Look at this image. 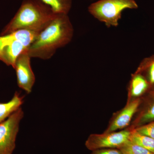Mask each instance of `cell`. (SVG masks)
<instances>
[{"label":"cell","instance_id":"cell-1","mask_svg":"<svg viewBox=\"0 0 154 154\" xmlns=\"http://www.w3.org/2000/svg\"><path fill=\"white\" fill-rule=\"evenodd\" d=\"M73 35V27L68 14H58L39 33L27 52L31 58L49 59L58 49L72 41Z\"/></svg>","mask_w":154,"mask_h":154},{"label":"cell","instance_id":"cell-6","mask_svg":"<svg viewBox=\"0 0 154 154\" xmlns=\"http://www.w3.org/2000/svg\"><path fill=\"white\" fill-rule=\"evenodd\" d=\"M131 131L105 132L91 134L86 141V147L93 151L102 149H119L129 140Z\"/></svg>","mask_w":154,"mask_h":154},{"label":"cell","instance_id":"cell-16","mask_svg":"<svg viewBox=\"0 0 154 154\" xmlns=\"http://www.w3.org/2000/svg\"><path fill=\"white\" fill-rule=\"evenodd\" d=\"M137 132L154 139V121L134 128Z\"/></svg>","mask_w":154,"mask_h":154},{"label":"cell","instance_id":"cell-4","mask_svg":"<svg viewBox=\"0 0 154 154\" xmlns=\"http://www.w3.org/2000/svg\"><path fill=\"white\" fill-rule=\"evenodd\" d=\"M138 7L135 0H99L88 7L89 13L107 28L116 27L125 9Z\"/></svg>","mask_w":154,"mask_h":154},{"label":"cell","instance_id":"cell-10","mask_svg":"<svg viewBox=\"0 0 154 154\" xmlns=\"http://www.w3.org/2000/svg\"><path fill=\"white\" fill-rule=\"evenodd\" d=\"M23 103V96L17 92L8 102L0 103V124L20 108Z\"/></svg>","mask_w":154,"mask_h":154},{"label":"cell","instance_id":"cell-2","mask_svg":"<svg viewBox=\"0 0 154 154\" xmlns=\"http://www.w3.org/2000/svg\"><path fill=\"white\" fill-rule=\"evenodd\" d=\"M57 14L41 0H23L13 19L2 30L0 36L19 30L40 33Z\"/></svg>","mask_w":154,"mask_h":154},{"label":"cell","instance_id":"cell-7","mask_svg":"<svg viewBox=\"0 0 154 154\" xmlns=\"http://www.w3.org/2000/svg\"><path fill=\"white\" fill-rule=\"evenodd\" d=\"M31 57L27 50L17 58L14 69L17 74V84L19 88L30 94L35 82V76L30 64Z\"/></svg>","mask_w":154,"mask_h":154},{"label":"cell","instance_id":"cell-5","mask_svg":"<svg viewBox=\"0 0 154 154\" xmlns=\"http://www.w3.org/2000/svg\"><path fill=\"white\" fill-rule=\"evenodd\" d=\"M24 115L20 107L0 124V154H13L19 125Z\"/></svg>","mask_w":154,"mask_h":154},{"label":"cell","instance_id":"cell-9","mask_svg":"<svg viewBox=\"0 0 154 154\" xmlns=\"http://www.w3.org/2000/svg\"><path fill=\"white\" fill-rule=\"evenodd\" d=\"M150 93L145 107L134 122L130 130L154 121V88Z\"/></svg>","mask_w":154,"mask_h":154},{"label":"cell","instance_id":"cell-14","mask_svg":"<svg viewBox=\"0 0 154 154\" xmlns=\"http://www.w3.org/2000/svg\"><path fill=\"white\" fill-rule=\"evenodd\" d=\"M57 14H68L72 6V0H41Z\"/></svg>","mask_w":154,"mask_h":154},{"label":"cell","instance_id":"cell-13","mask_svg":"<svg viewBox=\"0 0 154 154\" xmlns=\"http://www.w3.org/2000/svg\"><path fill=\"white\" fill-rule=\"evenodd\" d=\"M145 72L146 80L150 85H154V55L144 59L137 70L136 72L142 73Z\"/></svg>","mask_w":154,"mask_h":154},{"label":"cell","instance_id":"cell-3","mask_svg":"<svg viewBox=\"0 0 154 154\" xmlns=\"http://www.w3.org/2000/svg\"><path fill=\"white\" fill-rule=\"evenodd\" d=\"M39 33L19 30L0 36V60L14 68L17 58L28 50Z\"/></svg>","mask_w":154,"mask_h":154},{"label":"cell","instance_id":"cell-17","mask_svg":"<svg viewBox=\"0 0 154 154\" xmlns=\"http://www.w3.org/2000/svg\"><path fill=\"white\" fill-rule=\"evenodd\" d=\"M91 154H122L117 149H102L92 151Z\"/></svg>","mask_w":154,"mask_h":154},{"label":"cell","instance_id":"cell-15","mask_svg":"<svg viewBox=\"0 0 154 154\" xmlns=\"http://www.w3.org/2000/svg\"><path fill=\"white\" fill-rule=\"evenodd\" d=\"M119 149L122 154H154L130 140Z\"/></svg>","mask_w":154,"mask_h":154},{"label":"cell","instance_id":"cell-12","mask_svg":"<svg viewBox=\"0 0 154 154\" xmlns=\"http://www.w3.org/2000/svg\"><path fill=\"white\" fill-rule=\"evenodd\" d=\"M130 131L129 140L141 146L154 154V139L141 134L135 129L131 130Z\"/></svg>","mask_w":154,"mask_h":154},{"label":"cell","instance_id":"cell-8","mask_svg":"<svg viewBox=\"0 0 154 154\" xmlns=\"http://www.w3.org/2000/svg\"><path fill=\"white\" fill-rule=\"evenodd\" d=\"M140 103V99L138 98L130 100L125 107L114 117L105 132L115 131L128 126Z\"/></svg>","mask_w":154,"mask_h":154},{"label":"cell","instance_id":"cell-11","mask_svg":"<svg viewBox=\"0 0 154 154\" xmlns=\"http://www.w3.org/2000/svg\"><path fill=\"white\" fill-rule=\"evenodd\" d=\"M150 85L147 80L143 75L135 72L132 75L129 87V94L131 97L137 98L142 95L147 91Z\"/></svg>","mask_w":154,"mask_h":154}]
</instances>
